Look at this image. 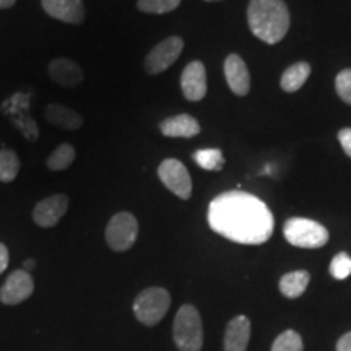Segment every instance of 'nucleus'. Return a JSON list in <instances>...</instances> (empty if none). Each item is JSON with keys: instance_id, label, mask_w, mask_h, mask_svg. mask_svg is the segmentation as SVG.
<instances>
[{"instance_id": "obj_8", "label": "nucleus", "mask_w": 351, "mask_h": 351, "mask_svg": "<svg viewBox=\"0 0 351 351\" xmlns=\"http://www.w3.org/2000/svg\"><path fill=\"white\" fill-rule=\"evenodd\" d=\"M184 49V41L179 36H171L150 51V54L145 59V70L150 75H158V73L165 72L169 69L176 60L179 59L181 52Z\"/></svg>"}, {"instance_id": "obj_7", "label": "nucleus", "mask_w": 351, "mask_h": 351, "mask_svg": "<svg viewBox=\"0 0 351 351\" xmlns=\"http://www.w3.org/2000/svg\"><path fill=\"white\" fill-rule=\"evenodd\" d=\"M158 176H160L161 182L178 195L179 199L187 200L192 194V179L186 166H184L179 160L169 158L165 160L163 163L158 168Z\"/></svg>"}, {"instance_id": "obj_10", "label": "nucleus", "mask_w": 351, "mask_h": 351, "mask_svg": "<svg viewBox=\"0 0 351 351\" xmlns=\"http://www.w3.org/2000/svg\"><path fill=\"white\" fill-rule=\"evenodd\" d=\"M69 199L67 195L57 194L47 197L41 202H38L36 207L33 210V219L38 226L41 228H52L62 219L67 213Z\"/></svg>"}, {"instance_id": "obj_26", "label": "nucleus", "mask_w": 351, "mask_h": 351, "mask_svg": "<svg viewBox=\"0 0 351 351\" xmlns=\"http://www.w3.org/2000/svg\"><path fill=\"white\" fill-rule=\"evenodd\" d=\"M351 274V257L346 252L337 254L330 262V275L337 280L348 278Z\"/></svg>"}, {"instance_id": "obj_17", "label": "nucleus", "mask_w": 351, "mask_h": 351, "mask_svg": "<svg viewBox=\"0 0 351 351\" xmlns=\"http://www.w3.org/2000/svg\"><path fill=\"white\" fill-rule=\"evenodd\" d=\"M44 117L49 124L64 130H78L83 125V117L64 104H49L44 111Z\"/></svg>"}, {"instance_id": "obj_4", "label": "nucleus", "mask_w": 351, "mask_h": 351, "mask_svg": "<svg viewBox=\"0 0 351 351\" xmlns=\"http://www.w3.org/2000/svg\"><path fill=\"white\" fill-rule=\"evenodd\" d=\"M283 234L289 244L302 249H319L328 241L326 226L307 218H289L285 223Z\"/></svg>"}, {"instance_id": "obj_6", "label": "nucleus", "mask_w": 351, "mask_h": 351, "mask_svg": "<svg viewBox=\"0 0 351 351\" xmlns=\"http://www.w3.org/2000/svg\"><path fill=\"white\" fill-rule=\"evenodd\" d=\"M138 236L137 218L129 212H121L109 219L106 226V243L112 251H129Z\"/></svg>"}, {"instance_id": "obj_2", "label": "nucleus", "mask_w": 351, "mask_h": 351, "mask_svg": "<svg viewBox=\"0 0 351 351\" xmlns=\"http://www.w3.org/2000/svg\"><path fill=\"white\" fill-rule=\"evenodd\" d=\"M249 28L267 44H276L289 29V12L283 0H251L247 7Z\"/></svg>"}, {"instance_id": "obj_22", "label": "nucleus", "mask_w": 351, "mask_h": 351, "mask_svg": "<svg viewBox=\"0 0 351 351\" xmlns=\"http://www.w3.org/2000/svg\"><path fill=\"white\" fill-rule=\"evenodd\" d=\"M20 173V158L10 148L0 150V182H13Z\"/></svg>"}, {"instance_id": "obj_9", "label": "nucleus", "mask_w": 351, "mask_h": 351, "mask_svg": "<svg viewBox=\"0 0 351 351\" xmlns=\"http://www.w3.org/2000/svg\"><path fill=\"white\" fill-rule=\"evenodd\" d=\"M34 291V280L26 270H15L0 288V301L7 306L20 304Z\"/></svg>"}, {"instance_id": "obj_33", "label": "nucleus", "mask_w": 351, "mask_h": 351, "mask_svg": "<svg viewBox=\"0 0 351 351\" xmlns=\"http://www.w3.org/2000/svg\"><path fill=\"white\" fill-rule=\"evenodd\" d=\"M207 2H218V0H207Z\"/></svg>"}, {"instance_id": "obj_16", "label": "nucleus", "mask_w": 351, "mask_h": 351, "mask_svg": "<svg viewBox=\"0 0 351 351\" xmlns=\"http://www.w3.org/2000/svg\"><path fill=\"white\" fill-rule=\"evenodd\" d=\"M160 130L161 134L169 138H191L200 134V125L197 119L189 116V114H179V116L169 117V119L161 122Z\"/></svg>"}, {"instance_id": "obj_19", "label": "nucleus", "mask_w": 351, "mask_h": 351, "mask_svg": "<svg viewBox=\"0 0 351 351\" xmlns=\"http://www.w3.org/2000/svg\"><path fill=\"white\" fill-rule=\"evenodd\" d=\"M309 280L311 275L306 270L291 271V274L283 275L282 280H280V291L289 300H295V298H300L306 291Z\"/></svg>"}, {"instance_id": "obj_15", "label": "nucleus", "mask_w": 351, "mask_h": 351, "mask_svg": "<svg viewBox=\"0 0 351 351\" xmlns=\"http://www.w3.org/2000/svg\"><path fill=\"white\" fill-rule=\"evenodd\" d=\"M251 339V320L245 315L231 319L225 332V351H245Z\"/></svg>"}, {"instance_id": "obj_28", "label": "nucleus", "mask_w": 351, "mask_h": 351, "mask_svg": "<svg viewBox=\"0 0 351 351\" xmlns=\"http://www.w3.org/2000/svg\"><path fill=\"white\" fill-rule=\"evenodd\" d=\"M339 140L343 147L346 155L351 158V129H343L339 132Z\"/></svg>"}, {"instance_id": "obj_29", "label": "nucleus", "mask_w": 351, "mask_h": 351, "mask_svg": "<svg viewBox=\"0 0 351 351\" xmlns=\"http://www.w3.org/2000/svg\"><path fill=\"white\" fill-rule=\"evenodd\" d=\"M8 267V249L5 244L0 243V275L7 270Z\"/></svg>"}, {"instance_id": "obj_1", "label": "nucleus", "mask_w": 351, "mask_h": 351, "mask_svg": "<svg viewBox=\"0 0 351 351\" xmlns=\"http://www.w3.org/2000/svg\"><path fill=\"white\" fill-rule=\"evenodd\" d=\"M208 225L232 243L257 245L274 234L275 219L270 208L256 195L230 191L212 200Z\"/></svg>"}, {"instance_id": "obj_12", "label": "nucleus", "mask_w": 351, "mask_h": 351, "mask_svg": "<svg viewBox=\"0 0 351 351\" xmlns=\"http://www.w3.org/2000/svg\"><path fill=\"white\" fill-rule=\"evenodd\" d=\"M44 12L52 19L70 25H80L85 20V5L82 0H41Z\"/></svg>"}, {"instance_id": "obj_5", "label": "nucleus", "mask_w": 351, "mask_h": 351, "mask_svg": "<svg viewBox=\"0 0 351 351\" xmlns=\"http://www.w3.org/2000/svg\"><path fill=\"white\" fill-rule=\"evenodd\" d=\"M171 306V296L165 288L152 287L143 289L135 298L134 314L145 326H156L165 317Z\"/></svg>"}, {"instance_id": "obj_13", "label": "nucleus", "mask_w": 351, "mask_h": 351, "mask_svg": "<svg viewBox=\"0 0 351 351\" xmlns=\"http://www.w3.org/2000/svg\"><path fill=\"white\" fill-rule=\"evenodd\" d=\"M225 77L228 86L238 96H245L251 90V77L247 65L238 54H231L225 60Z\"/></svg>"}, {"instance_id": "obj_31", "label": "nucleus", "mask_w": 351, "mask_h": 351, "mask_svg": "<svg viewBox=\"0 0 351 351\" xmlns=\"http://www.w3.org/2000/svg\"><path fill=\"white\" fill-rule=\"evenodd\" d=\"M16 0H0V8H10L12 5H15Z\"/></svg>"}, {"instance_id": "obj_27", "label": "nucleus", "mask_w": 351, "mask_h": 351, "mask_svg": "<svg viewBox=\"0 0 351 351\" xmlns=\"http://www.w3.org/2000/svg\"><path fill=\"white\" fill-rule=\"evenodd\" d=\"M337 93L346 104H351V69L341 70L335 78Z\"/></svg>"}, {"instance_id": "obj_32", "label": "nucleus", "mask_w": 351, "mask_h": 351, "mask_svg": "<svg viewBox=\"0 0 351 351\" xmlns=\"http://www.w3.org/2000/svg\"><path fill=\"white\" fill-rule=\"evenodd\" d=\"M34 265H36V262H34L33 258H28V261L25 262V270H26V271L33 270V269H34Z\"/></svg>"}, {"instance_id": "obj_21", "label": "nucleus", "mask_w": 351, "mask_h": 351, "mask_svg": "<svg viewBox=\"0 0 351 351\" xmlns=\"http://www.w3.org/2000/svg\"><path fill=\"white\" fill-rule=\"evenodd\" d=\"M77 152L75 148L70 143H62L51 153V156L47 158L46 165L51 171H65L70 168V165L75 160Z\"/></svg>"}, {"instance_id": "obj_11", "label": "nucleus", "mask_w": 351, "mask_h": 351, "mask_svg": "<svg viewBox=\"0 0 351 351\" xmlns=\"http://www.w3.org/2000/svg\"><path fill=\"white\" fill-rule=\"evenodd\" d=\"M182 93L189 101H200L207 95V72L200 60H194L184 69L181 77Z\"/></svg>"}, {"instance_id": "obj_3", "label": "nucleus", "mask_w": 351, "mask_h": 351, "mask_svg": "<svg viewBox=\"0 0 351 351\" xmlns=\"http://www.w3.org/2000/svg\"><path fill=\"white\" fill-rule=\"evenodd\" d=\"M174 343L181 351H200L204 346V327L199 311L184 304L174 317Z\"/></svg>"}, {"instance_id": "obj_20", "label": "nucleus", "mask_w": 351, "mask_h": 351, "mask_svg": "<svg viewBox=\"0 0 351 351\" xmlns=\"http://www.w3.org/2000/svg\"><path fill=\"white\" fill-rule=\"evenodd\" d=\"M311 73V65L307 62H298L291 65L282 77V88L288 93H295L304 85Z\"/></svg>"}, {"instance_id": "obj_30", "label": "nucleus", "mask_w": 351, "mask_h": 351, "mask_svg": "<svg viewBox=\"0 0 351 351\" xmlns=\"http://www.w3.org/2000/svg\"><path fill=\"white\" fill-rule=\"evenodd\" d=\"M337 351H351V332L345 333L337 343Z\"/></svg>"}, {"instance_id": "obj_18", "label": "nucleus", "mask_w": 351, "mask_h": 351, "mask_svg": "<svg viewBox=\"0 0 351 351\" xmlns=\"http://www.w3.org/2000/svg\"><path fill=\"white\" fill-rule=\"evenodd\" d=\"M28 96H23L21 93L15 95L13 98H10L5 103V106H10V109H5V112H16V111H21L25 106H28ZM13 122H15V125L19 127V129L23 132V135H26V137H29V140H34L36 138V135H39V132L36 127H34V122L32 121V117L29 116H23L21 114V119H12Z\"/></svg>"}, {"instance_id": "obj_14", "label": "nucleus", "mask_w": 351, "mask_h": 351, "mask_svg": "<svg viewBox=\"0 0 351 351\" xmlns=\"http://www.w3.org/2000/svg\"><path fill=\"white\" fill-rule=\"evenodd\" d=\"M47 72H49V77L57 85L64 88L78 86L83 82L82 67L73 60L67 59V57H59V59L52 60Z\"/></svg>"}, {"instance_id": "obj_24", "label": "nucleus", "mask_w": 351, "mask_h": 351, "mask_svg": "<svg viewBox=\"0 0 351 351\" xmlns=\"http://www.w3.org/2000/svg\"><path fill=\"white\" fill-rule=\"evenodd\" d=\"M271 351H302V340L300 333L287 330L280 333L271 345Z\"/></svg>"}, {"instance_id": "obj_23", "label": "nucleus", "mask_w": 351, "mask_h": 351, "mask_svg": "<svg viewBox=\"0 0 351 351\" xmlns=\"http://www.w3.org/2000/svg\"><path fill=\"white\" fill-rule=\"evenodd\" d=\"M194 161L200 168L207 171H219L225 165V158H223L221 150L217 148H208V150H197L194 155Z\"/></svg>"}, {"instance_id": "obj_25", "label": "nucleus", "mask_w": 351, "mask_h": 351, "mask_svg": "<svg viewBox=\"0 0 351 351\" xmlns=\"http://www.w3.org/2000/svg\"><path fill=\"white\" fill-rule=\"evenodd\" d=\"M181 0H138L137 8L143 13H168L179 7Z\"/></svg>"}]
</instances>
